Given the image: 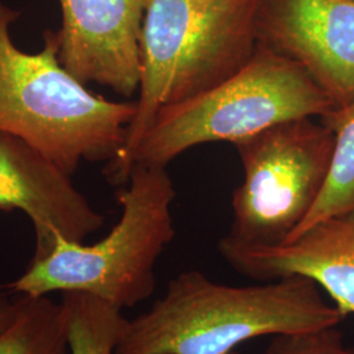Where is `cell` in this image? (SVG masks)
Returning <instances> with one entry per match:
<instances>
[{
  "label": "cell",
  "mask_w": 354,
  "mask_h": 354,
  "mask_svg": "<svg viewBox=\"0 0 354 354\" xmlns=\"http://www.w3.org/2000/svg\"><path fill=\"white\" fill-rule=\"evenodd\" d=\"M344 319L311 279L228 286L188 270L150 310L127 319L115 354H230L256 337L337 327Z\"/></svg>",
  "instance_id": "cell-1"
},
{
  "label": "cell",
  "mask_w": 354,
  "mask_h": 354,
  "mask_svg": "<svg viewBox=\"0 0 354 354\" xmlns=\"http://www.w3.org/2000/svg\"><path fill=\"white\" fill-rule=\"evenodd\" d=\"M259 3L151 0L140 33L137 111L122 150L104 169L111 184L127 185L131 156L162 108L214 87L250 61Z\"/></svg>",
  "instance_id": "cell-2"
},
{
  "label": "cell",
  "mask_w": 354,
  "mask_h": 354,
  "mask_svg": "<svg viewBox=\"0 0 354 354\" xmlns=\"http://www.w3.org/2000/svg\"><path fill=\"white\" fill-rule=\"evenodd\" d=\"M19 17L0 1V131L26 140L70 176L83 160L109 163L125 145L137 102L92 93L61 64L57 32H45L42 50H20L11 37Z\"/></svg>",
  "instance_id": "cell-3"
},
{
  "label": "cell",
  "mask_w": 354,
  "mask_h": 354,
  "mask_svg": "<svg viewBox=\"0 0 354 354\" xmlns=\"http://www.w3.org/2000/svg\"><path fill=\"white\" fill-rule=\"evenodd\" d=\"M174 181L165 167H136L117 193L121 216L93 244L59 241L7 285L19 295L86 292L124 310L149 299L155 266L175 236Z\"/></svg>",
  "instance_id": "cell-4"
},
{
  "label": "cell",
  "mask_w": 354,
  "mask_h": 354,
  "mask_svg": "<svg viewBox=\"0 0 354 354\" xmlns=\"http://www.w3.org/2000/svg\"><path fill=\"white\" fill-rule=\"evenodd\" d=\"M336 108L302 66L257 44L250 61L234 75L162 108L133 153L129 172L136 167L167 168L196 146L235 145L289 120L323 118Z\"/></svg>",
  "instance_id": "cell-5"
},
{
  "label": "cell",
  "mask_w": 354,
  "mask_h": 354,
  "mask_svg": "<svg viewBox=\"0 0 354 354\" xmlns=\"http://www.w3.org/2000/svg\"><path fill=\"white\" fill-rule=\"evenodd\" d=\"M335 136L314 117L294 118L235 143L243 181L232 194V225L221 241L274 247L311 212L328 176Z\"/></svg>",
  "instance_id": "cell-6"
},
{
  "label": "cell",
  "mask_w": 354,
  "mask_h": 354,
  "mask_svg": "<svg viewBox=\"0 0 354 354\" xmlns=\"http://www.w3.org/2000/svg\"><path fill=\"white\" fill-rule=\"evenodd\" d=\"M257 44L302 66L337 108L354 100V0H260Z\"/></svg>",
  "instance_id": "cell-7"
},
{
  "label": "cell",
  "mask_w": 354,
  "mask_h": 354,
  "mask_svg": "<svg viewBox=\"0 0 354 354\" xmlns=\"http://www.w3.org/2000/svg\"><path fill=\"white\" fill-rule=\"evenodd\" d=\"M0 210H20L32 222V260L45 259L59 241L84 243L105 222L61 167L6 131H0Z\"/></svg>",
  "instance_id": "cell-8"
},
{
  "label": "cell",
  "mask_w": 354,
  "mask_h": 354,
  "mask_svg": "<svg viewBox=\"0 0 354 354\" xmlns=\"http://www.w3.org/2000/svg\"><path fill=\"white\" fill-rule=\"evenodd\" d=\"M151 0H59V61L82 83L131 97L140 80V33Z\"/></svg>",
  "instance_id": "cell-9"
},
{
  "label": "cell",
  "mask_w": 354,
  "mask_h": 354,
  "mask_svg": "<svg viewBox=\"0 0 354 354\" xmlns=\"http://www.w3.org/2000/svg\"><path fill=\"white\" fill-rule=\"evenodd\" d=\"M218 251L248 279H311L344 317L354 314V210L317 222L279 245L241 247L219 241Z\"/></svg>",
  "instance_id": "cell-10"
},
{
  "label": "cell",
  "mask_w": 354,
  "mask_h": 354,
  "mask_svg": "<svg viewBox=\"0 0 354 354\" xmlns=\"http://www.w3.org/2000/svg\"><path fill=\"white\" fill-rule=\"evenodd\" d=\"M320 120L335 136L328 176L311 212L289 239L317 222L354 210V100Z\"/></svg>",
  "instance_id": "cell-11"
},
{
  "label": "cell",
  "mask_w": 354,
  "mask_h": 354,
  "mask_svg": "<svg viewBox=\"0 0 354 354\" xmlns=\"http://www.w3.org/2000/svg\"><path fill=\"white\" fill-rule=\"evenodd\" d=\"M0 354H70L61 302L20 295L12 324L0 333Z\"/></svg>",
  "instance_id": "cell-12"
},
{
  "label": "cell",
  "mask_w": 354,
  "mask_h": 354,
  "mask_svg": "<svg viewBox=\"0 0 354 354\" xmlns=\"http://www.w3.org/2000/svg\"><path fill=\"white\" fill-rule=\"evenodd\" d=\"M70 354H115L127 319L122 310L86 292L62 294Z\"/></svg>",
  "instance_id": "cell-13"
},
{
  "label": "cell",
  "mask_w": 354,
  "mask_h": 354,
  "mask_svg": "<svg viewBox=\"0 0 354 354\" xmlns=\"http://www.w3.org/2000/svg\"><path fill=\"white\" fill-rule=\"evenodd\" d=\"M263 354H352L337 327L273 336Z\"/></svg>",
  "instance_id": "cell-14"
},
{
  "label": "cell",
  "mask_w": 354,
  "mask_h": 354,
  "mask_svg": "<svg viewBox=\"0 0 354 354\" xmlns=\"http://www.w3.org/2000/svg\"><path fill=\"white\" fill-rule=\"evenodd\" d=\"M17 313V299H11L0 292V333L12 324Z\"/></svg>",
  "instance_id": "cell-15"
},
{
  "label": "cell",
  "mask_w": 354,
  "mask_h": 354,
  "mask_svg": "<svg viewBox=\"0 0 354 354\" xmlns=\"http://www.w3.org/2000/svg\"><path fill=\"white\" fill-rule=\"evenodd\" d=\"M197 4H200V6H206V4H209V3H212V1H214V0H194Z\"/></svg>",
  "instance_id": "cell-16"
},
{
  "label": "cell",
  "mask_w": 354,
  "mask_h": 354,
  "mask_svg": "<svg viewBox=\"0 0 354 354\" xmlns=\"http://www.w3.org/2000/svg\"><path fill=\"white\" fill-rule=\"evenodd\" d=\"M230 354H239V353H238V352H236V351H235V352H232V353H230Z\"/></svg>",
  "instance_id": "cell-17"
},
{
  "label": "cell",
  "mask_w": 354,
  "mask_h": 354,
  "mask_svg": "<svg viewBox=\"0 0 354 354\" xmlns=\"http://www.w3.org/2000/svg\"><path fill=\"white\" fill-rule=\"evenodd\" d=\"M352 354H354V348H352Z\"/></svg>",
  "instance_id": "cell-18"
}]
</instances>
